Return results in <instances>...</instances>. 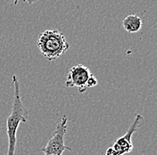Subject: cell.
I'll return each instance as SVG.
<instances>
[{
    "instance_id": "6da1fadb",
    "label": "cell",
    "mask_w": 157,
    "mask_h": 155,
    "mask_svg": "<svg viewBox=\"0 0 157 155\" xmlns=\"http://www.w3.org/2000/svg\"><path fill=\"white\" fill-rule=\"evenodd\" d=\"M13 83L14 88L13 94V103L12 106V111L6 119V135L8 138V149L7 155L15 154V148L17 143V130L21 123H26L28 118V110L23 105L21 91L20 83L16 75H13Z\"/></svg>"
},
{
    "instance_id": "7a4b0ae2",
    "label": "cell",
    "mask_w": 157,
    "mask_h": 155,
    "mask_svg": "<svg viewBox=\"0 0 157 155\" xmlns=\"http://www.w3.org/2000/svg\"><path fill=\"white\" fill-rule=\"evenodd\" d=\"M37 44L42 55L49 62L57 60L70 48L64 35L57 29H47L41 32Z\"/></svg>"
},
{
    "instance_id": "3957f363",
    "label": "cell",
    "mask_w": 157,
    "mask_h": 155,
    "mask_svg": "<svg viewBox=\"0 0 157 155\" xmlns=\"http://www.w3.org/2000/svg\"><path fill=\"white\" fill-rule=\"evenodd\" d=\"M66 116H63L58 122L56 131L47 143V145L41 148V151L45 155H63L65 150L71 151V149L64 145V137L67 131Z\"/></svg>"
},
{
    "instance_id": "277c9868",
    "label": "cell",
    "mask_w": 157,
    "mask_h": 155,
    "mask_svg": "<svg viewBox=\"0 0 157 155\" xmlns=\"http://www.w3.org/2000/svg\"><path fill=\"white\" fill-rule=\"evenodd\" d=\"M142 120H143V116L141 114H137L135 116L134 121L131 123L126 134L124 136L119 137L113 143V146L108 148L105 152V155H124L129 153L133 149L131 137L137 130L138 126Z\"/></svg>"
},
{
    "instance_id": "5b68a950",
    "label": "cell",
    "mask_w": 157,
    "mask_h": 155,
    "mask_svg": "<svg viewBox=\"0 0 157 155\" xmlns=\"http://www.w3.org/2000/svg\"><path fill=\"white\" fill-rule=\"evenodd\" d=\"M90 70L82 65L78 64L70 69L67 78L65 81L66 87H77L79 93H84L87 88V82L91 75Z\"/></svg>"
},
{
    "instance_id": "8992f818",
    "label": "cell",
    "mask_w": 157,
    "mask_h": 155,
    "mask_svg": "<svg viewBox=\"0 0 157 155\" xmlns=\"http://www.w3.org/2000/svg\"><path fill=\"white\" fill-rule=\"evenodd\" d=\"M122 26L128 33H137L143 26V20L137 14H130L123 19Z\"/></svg>"
},
{
    "instance_id": "52a82bcc",
    "label": "cell",
    "mask_w": 157,
    "mask_h": 155,
    "mask_svg": "<svg viewBox=\"0 0 157 155\" xmlns=\"http://www.w3.org/2000/svg\"><path fill=\"white\" fill-rule=\"evenodd\" d=\"M98 84V78L95 77L93 74H91V75H90V77L88 78V82H87V88L96 87Z\"/></svg>"
},
{
    "instance_id": "ba28073f",
    "label": "cell",
    "mask_w": 157,
    "mask_h": 155,
    "mask_svg": "<svg viewBox=\"0 0 157 155\" xmlns=\"http://www.w3.org/2000/svg\"><path fill=\"white\" fill-rule=\"evenodd\" d=\"M18 1H19V0H13V2L14 6H16V5L18 4ZM24 1H25L26 3H28L29 5H32V4H33V3H35L37 0H24Z\"/></svg>"
}]
</instances>
